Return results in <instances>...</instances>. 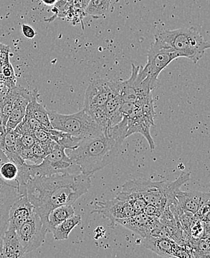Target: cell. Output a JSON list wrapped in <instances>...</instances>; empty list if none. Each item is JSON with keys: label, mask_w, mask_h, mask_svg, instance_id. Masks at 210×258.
Returning <instances> with one entry per match:
<instances>
[{"label": "cell", "mask_w": 210, "mask_h": 258, "mask_svg": "<svg viewBox=\"0 0 210 258\" xmlns=\"http://www.w3.org/2000/svg\"><path fill=\"white\" fill-rule=\"evenodd\" d=\"M206 238L210 242V223H206Z\"/></svg>", "instance_id": "74e56055"}, {"label": "cell", "mask_w": 210, "mask_h": 258, "mask_svg": "<svg viewBox=\"0 0 210 258\" xmlns=\"http://www.w3.org/2000/svg\"><path fill=\"white\" fill-rule=\"evenodd\" d=\"M51 137L56 143L65 150H73L78 148L81 142V139L73 137L71 134L62 132L56 129L49 130Z\"/></svg>", "instance_id": "d4e9b609"}, {"label": "cell", "mask_w": 210, "mask_h": 258, "mask_svg": "<svg viewBox=\"0 0 210 258\" xmlns=\"http://www.w3.org/2000/svg\"><path fill=\"white\" fill-rule=\"evenodd\" d=\"M2 62H1V60H0V70H1V67H2Z\"/></svg>", "instance_id": "ab89813d"}, {"label": "cell", "mask_w": 210, "mask_h": 258, "mask_svg": "<svg viewBox=\"0 0 210 258\" xmlns=\"http://www.w3.org/2000/svg\"><path fill=\"white\" fill-rule=\"evenodd\" d=\"M6 92L7 90L0 92V149L1 150H3L4 147V137L6 134V131L3 124V106Z\"/></svg>", "instance_id": "1f68e13d"}, {"label": "cell", "mask_w": 210, "mask_h": 258, "mask_svg": "<svg viewBox=\"0 0 210 258\" xmlns=\"http://www.w3.org/2000/svg\"><path fill=\"white\" fill-rule=\"evenodd\" d=\"M86 1L88 2V3H90V0H86Z\"/></svg>", "instance_id": "b9f144b4"}, {"label": "cell", "mask_w": 210, "mask_h": 258, "mask_svg": "<svg viewBox=\"0 0 210 258\" xmlns=\"http://www.w3.org/2000/svg\"><path fill=\"white\" fill-rule=\"evenodd\" d=\"M58 1H59V0H42L43 4L48 6H54Z\"/></svg>", "instance_id": "8d00e7d4"}, {"label": "cell", "mask_w": 210, "mask_h": 258, "mask_svg": "<svg viewBox=\"0 0 210 258\" xmlns=\"http://www.w3.org/2000/svg\"><path fill=\"white\" fill-rule=\"evenodd\" d=\"M203 222H205V223H210V212H208L207 214L205 215V217L203 218Z\"/></svg>", "instance_id": "f35d334b"}, {"label": "cell", "mask_w": 210, "mask_h": 258, "mask_svg": "<svg viewBox=\"0 0 210 258\" xmlns=\"http://www.w3.org/2000/svg\"><path fill=\"white\" fill-rule=\"evenodd\" d=\"M119 0H90L87 6V15L93 18H101L113 12Z\"/></svg>", "instance_id": "7402d4cb"}, {"label": "cell", "mask_w": 210, "mask_h": 258, "mask_svg": "<svg viewBox=\"0 0 210 258\" xmlns=\"http://www.w3.org/2000/svg\"><path fill=\"white\" fill-rule=\"evenodd\" d=\"M0 60L2 65L10 62V46L0 43Z\"/></svg>", "instance_id": "d6a6232c"}, {"label": "cell", "mask_w": 210, "mask_h": 258, "mask_svg": "<svg viewBox=\"0 0 210 258\" xmlns=\"http://www.w3.org/2000/svg\"><path fill=\"white\" fill-rule=\"evenodd\" d=\"M19 174V167L12 161L7 159L0 166V175L7 182H15Z\"/></svg>", "instance_id": "83f0119b"}, {"label": "cell", "mask_w": 210, "mask_h": 258, "mask_svg": "<svg viewBox=\"0 0 210 258\" xmlns=\"http://www.w3.org/2000/svg\"><path fill=\"white\" fill-rule=\"evenodd\" d=\"M94 206L95 209L92 212L98 213L103 218L108 220L113 228L117 226V220L132 217L136 214L129 203L117 198L108 201L96 202Z\"/></svg>", "instance_id": "9c48e42d"}, {"label": "cell", "mask_w": 210, "mask_h": 258, "mask_svg": "<svg viewBox=\"0 0 210 258\" xmlns=\"http://www.w3.org/2000/svg\"><path fill=\"white\" fill-rule=\"evenodd\" d=\"M48 112L53 129L71 134L82 141L104 134L102 128L84 109L70 115L60 114L51 109H48Z\"/></svg>", "instance_id": "277c9868"}, {"label": "cell", "mask_w": 210, "mask_h": 258, "mask_svg": "<svg viewBox=\"0 0 210 258\" xmlns=\"http://www.w3.org/2000/svg\"><path fill=\"white\" fill-rule=\"evenodd\" d=\"M48 232L40 216L34 211L30 218L17 231L25 254L30 253L41 246Z\"/></svg>", "instance_id": "52a82bcc"}, {"label": "cell", "mask_w": 210, "mask_h": 258, "mask_svg": "<svg viewBox=\"0 0 210 258\" xmlns=\"http://www.w3.org/2000/svg\"><path fill=\"white\" fill-rule=\"evenodd\" d=\"M125 118L128 119L127 138L132 134H142L148 142L150 150L153 151L155 148L154 142L150 135V130L151 126H154V122L150 121L149 118L143 115L139 105L134 113Z\"/></svg>", "instance_id": "8fae6325"}, {"label": "cell", "mask_w": 210, "mask_h": 258, "mask_svg": "<svg viewBox=\"0 0 210 258\" xmlns=\"http://www.w3.org/2000/svg\"><path fill=\"white\" fill-rule=\"evenodd\" d=\"M117 198L129 203L136 214L143 212L144 209L148 205L143 196L135 189L128 185L126 183L122 186V190L117 195Z\"/></svg>", "instance_id": "d6986e66"}, {"label": "cell", "mask_w": 210, "mask_h": 258, "mask_svg": "<svg viewBox=\"0 0 210 258\" xmlns=\"http://www.w3.org/2000/svg\"><path fill=\"white\" fill-rule=\"evenodd\" d=\"M176 242L168 237H155L147 236L143 238V245L158 255L165 257H174Z\"/></svg>", "instance_id": "2e32d148"}, {"label": "cell", "mask_w": 210, "mask_h": 258, "mask_svg": "<svg viewBox=\"0 0 210 258\" xmlns=\"http://www.w3.org/2000/svg\"><path fill=\"white\" fill-rule=\"evenodd\" d=\"M75 214V209L72 205H66L61 206L56 209H53L50 212L48 217V232H51L53 228L59 226L63 222L65 221L67 219L73 217Z\"/></svg>", "instance_id": "603a6c76"}, {"label": "cell", "mask_w": 210, "mask_h": 258, "mask_svg": "<svg viewBox=\"0 0 210 258\" xmlns=\"http://www.w3.org/2000/svg\"><path fill=\"white\" fill-rule=\"evenodd\" d=\"M128 119H123L98 137L81 141L78 148L67 150V154L81 173L93 176L115 159L127 138Z\"/></svg>", "instance_id": "7a4b0ae2"}, {"label": "cell", "mask_w": 210, "mask_h": 258, "mask_svg": "<svg viewBox=\"0 0 210 258\" xmlns=\"http://www.w3.org/2000/svg\"><path fill=\"white\" fill-rule=\"evenodd\" d=\"M81 217L80 215H73L70 218L61 223L59 226L51 230L53 237L56 240H67L71 231L81 223Z\"/></svg>", "instance_id": "cb8c5ba5"}, {"label": "cell", "mask_w": 210, "mask_h": 258, "mask_svg": "<svg viewBox=\"0 0 210 258\" xmlns=\"http://www.w3.org/2000/svg\"><path fill=\"white\" fill-rule=\"evenodd\" d=\"M8 157L0 149V166L7 160ZM23 194L20 193L17 184L13 185L5 180L0 175V257L3 258V237L9 224V213L12 205L19 200Z\"/></svg>", "instance_id": "8992f818"}, {"label": "cell", "mask_w": 210, "mask_h": 258, "mask_svg": "<svg viewBox=\"0 0 210 258\" xmlns=\"http://www.w3.org/2000/svg\"><path fill=\"white\" fill-rule=\"evenodd\" d=\"M155 36L178 51L181 57L195 63L203 57L206 50L210 49V43L193 27L161 31Z\"/></svg>", "instance_id": "3957f363"}, {"label": "cell", "mask_w": 210, "mask_h": 258, "mask_svg": "<svg viewBox=\"0 0 210 258\" xmlns=\"http://www.w3.org/2000/svg\"><path fill=\"white\" fill-rule=\"evenodd\" d=\"M92 176L83 173H67L35 176L29 179L26 185V196L45 227L53 209L66 205L73 206L88 192Z\"/></svg>", "instance_id": "6da1fadb"}, {"label": "cell", "mask_w": 210, "mask_h": 258, "mask_svg": "<svg viewBox=\"0 0 210 258\" xmlns=\"http://www.w3.org/2000/svg\"><path fill=\"white\" fill-rule=\"evenodd\" d=\"M210 212V199L208 200L206 203L202 205L201 207L199 209L198 212L195 214V217L200 220H203V217H205L208 212Z\"/></svg>", "instance_id": "e575fe53"}, {"label": "cell", "mask_w": 210, "mask_h": 258, "mask_svg": "<svg viewBox=\"0 0 210 258\" xmlns=\"http://www.w3.org/2000/svg\"><path fill=\"white\" fill-rule=\"evenodd\" d=\"M176 199L183 210L195 214L202 205L209 200L210 193L196 190L184 192L180 190L177 194Z\"/></svg>", "instance_id": "9a60e30c"}, {"label": "cell", "mask_w": 210, "mask_h": 258, "mask_svg": "<svg viewBox=\"0 0 210 258\" xmlns=\"http://www.w3.org/2000/svg\"><path fill=\"white\" fill-rule=\"evenodd\" d=\"M34 212V206L25 194L12 205L9 213L8 228H14L17 231L30 218Z\"/></svg>", "instance_id": "7c38bea8"}, {"label": "cell", "mask_w": 210, "mask_h": 258, "mask_svg": "<svg viewBox=\"0 0 210 258\" xmlns=\"http://www.w3.org/2000/svg\"><path fill=\"white\" fill-rule=\"evenodd\" d=\"M181 55L175 49L166 44L165 42L155 36L148 51V61L144 68L147 70L151 78L152 83L156 87L158 78L163 70Z\"/></svg>", "instance_id": "5b68a950"}, {"label": "cell", "mask_w": 210, "mask_h": 258, "mask_svg": "<svg viewBox=\"0 0 210 258\" xmlns=\"http://www.w3.org/2000/svg\"><path fill=\"white\" fill-rule=\"evenodd\" d=\"M20 134H17L15 131H9L6 132L4 137V147L2 151L5 153L8 159L12 162H15L17 166L20 167L26 163V161L22 159L20 155L19 154L16 148L17 139Z\"/></svg>", "instance_id": "44dd1931"}, {"label": "cell", "mask_w": 210, "mask_h": 258, "mask_svg": "<svg viewBox=\"0 0 210 258\" xmlns=\"http://www.w3.org/2000/svg\"><path fill=\"white\" fill-rule=\"evenodd\" d=\"M163 212H164L158 206L152 204L147 205L143 210L144 214L146 215L149 216V217H158V218L161 217Z\"/></svg>", "instance_id": "836d02e7"}, {"label": "cell", "mask_w": 210, "mask_h": 258, "mask_svg": "<svg viewBox=\"0 0 210 258\" xmlns=\"http://www.w3.org/2000/svg\"><path fill=\"white\" fill-rule=\"evenodd\" d=\"M20 86H15L12 88L8 89L6 95H5L3 106V124L5 131H6L8 120L10 116L12 109H13L16 98L20 92Z\"/></svg>", "instance_id": "484cf974"}, {"label": "cell", "mask_w": 210, "mask_h": 258, "mask_svg": "<svg viewBox=\"0 0 210 258\" xmlns=\"http://www.w3.org/2000/svg\"><path fill=\"white\" fill-rule=\"evenodd\" d=\"M63 1H65V2H70V0H63Z\"/></svg>", "instance_id": "60d3db41"}, {"label": "cell", "mask_w": 210, "mask_h": 258, "mask_svg": "<svg viewBox=\"0 0 210 258\" xmlns=\"http://www.w3.org/2000/svg\"><path fill=\"white\" fill-rule=\"evenodd\" d=\"M0 79L8 89L15 87L17 81H16L15 70L11 62L2 66L0 70Z\"/></svg>", "instance_id": "f1b7e54d"}, {"label": "cell", "mask_w": 210, "mask_h": 258, "mask_svg": "<svg viewBox=\"0 0 210 258\" xmlns=\"http://www.w3.org/2000/svg\"><path fill=\"white\" fill-rule=\"evenodd\" d=\"M22 32H23V35L28 39H33L36 36L35 31L29 25L23 24L22 26Z\"/></svg>", "instance_id": "d590c367"}, {"label": "cell", "mask_w": 210, "mask_h": 258, "mask_svg": "<svg viewBox=\"0 0 210 258\" xmlns=\"http://www.w3.org/2000/svg\"><path fill=\"white\" fill-rule=\"evenodd\" d=\"M111 94V83L103 79L92 81L84 97V109L90 115L104 109Z\"/></svg>", "instance_id": "ba28073f"}, {"label": "cell", "mask_w": 210, "mask_h": 258, "mask_svg": "<svg viewBox=\"0 0 210 258\" xmlns=\"http://www.w3.org/2000/svg\"><path fill=\"white\" fill-rule=\"evenodd\" d=\"M25 254L17 231L14 228H7L3 237V258H19Z\"/></svg>", "instance_id": "e0dca14e"}, {"label": "cell", "mask_w": 210, "mask_h": 258, "mask_svg": "<svg viewBox=\"0 0 210 258\" xmlns=\"http://www.w3.org/2000/svg\"><path fill=\"white\" fill-rule=\"evenodd\" d=\"M36 143L37 141L33 134L19 135L17 139V144H16L17 152L20 154L22 151L32 148Z\"/></svg>", "instance_id": "f546056e"}, {"label": "cell", "mask_w": 210, "mask_h": 258, "mask_svg": "<svg viewBox=\"0 0 210 258\" xmlns=\"http://www.w3.org/2000/svg\"><path fill=\"white\" fill-rule=\"evenodd\" d=\"M32 91H29L20 87V92L16 98L13 109L6 124V132L14 131L17 125L23 121L26 115V108L32 98Z\"/></svg>", "instance_id": "4fadbf2b"}, {"label": "cell", "mask_w": 210, "mask_h": 258, "mask_svg": "<svg viewBox=\"0 0 210 258\" xmlns=\"http://www.w3.org/2000/svg\"><path fill=\"white\" fill-rule=\"evenodd\" d=\"M132 66L131 76L126 81H120L121 94L124 102L136 103L138 101V94L136 91V79L140 67H136L134 63Z\"/></svg>", "instance_id": "ffe728a7"}, {"label": "cell", "mask_w": 210, "mask_h": 258, "mask_svg": "<svg viewBox=\"0 0 210 258\" xmlns=\"http://www.w3.org/2000/svg\"><path fill=\"white\" fill-rule=\"evenodd\" d=\"M189 246L192 249L193 257H210V242L207 238L189 237Z\"/></svg>", "instance_id": "4316f807"}, {"label": "cell", "mask_w": 210, "mask_h": 258, "mask_svg": "<svg viewBox=\"0 0 210 258\" xmlns=\"http://www.w3.org/2000/svg\"><path fill=\"white\" fill-rule=\"evenodd\" d=\"M190 234L194 238H206V223L200 219H194Z\"/></svg>", "instance_id": "4dcf8cb0"}, {"label": "cell", "mask_w": 210, "mask_h": 258, "mask_svg": "<svg viewBox=\"0 0 210 258\" xmlns=\"http://www.w3.org/2000/svg\"><path fill=\"white\" fill-rule=\"evenodd\" d=\"M153 217H149L143 212L138 213L132 217L117 220V225H121L131 230L143 239L148 235Z\"/></svg>", "instance_id": "5bb4252c"}, {"label": "cell", "mask_w": 210, "mask_h": 258, "mask_svg": "<svg viewBox=\"0 0 210 258\" xmlns=\"http://www.w3.org/2000/svg\"><path fill=\"white\" fill-rule=\"evenodd\" d=\"M164 182L139 179L128 181L125 183L139 191L146 200L148 204L158 206L164 212L168 206V201L164 191Z\"/></svg>", "instance_id": "30bf717a"}, {"label": "cell", "mask_w": 210, "mask_h": 258, "mask_svg": "<svg viewBox=\"0 0 210 258\" xmlns=\"http://www.w3.org/2000/svg\"><path fill=\"white\" fill-rule=\"evenodd\" d=\"M32 98L26 108V115L34 117L48 130L53 129L50 121L48 109L43 104L38 102L39 92L37 90H33Z\"/></svg>", "instance_id": "ac0fdd59"}]
</instances>
